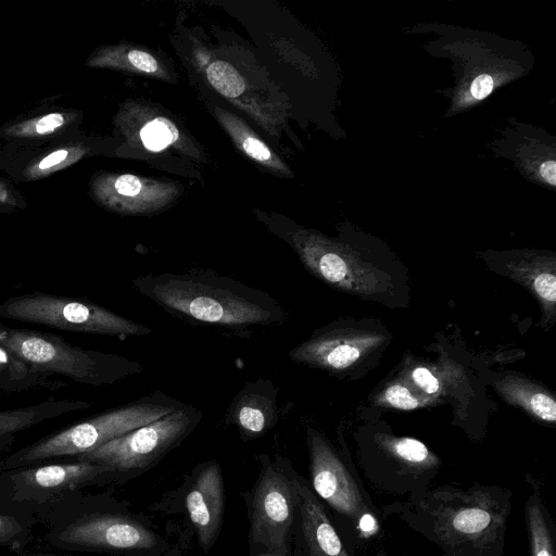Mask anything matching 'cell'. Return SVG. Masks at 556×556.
Returning a JSON list of instances; mask_svg holds the SVG:
<instances>
[{
  "label": "cell",
  "mask_w": 556,
  "mask_h": 556,
  "mask_svg": "<svg viewBox=\"0 0 556 556\" xmlns=\"http://www.w3.org/2000/svg\"><path fill=\"white\" fill-rule=\"evenodd\" d=\"M131 285L175 319L222 336L250 338L288 318L268 292L211 269L146 274Z\"/></svg>",
  "instance_id": "6da1fadb"
},
{
  "label": "cell",
  "mask_w": 556,
  "mask_h": 556,
  "mask_svg": "<svg viewBox=\"0 0 556 556\" xmlns=\"http://www.w3.org/2000/svg\"><path fill=\"white\" fill-rule=\"evenodd\" d=\"M185 403L155 391L50 433L0 459V471L73 458L150 424Z\"/></svg>",
  "instance_id": "7a4b0ae2"
},
{
  "label": "cell",
  "mask_w": 556,
  "mask_h": 556,
  "mask_svg": "<svg viewBox=\"0 0 556 556\" xmlns=\"http://www.w3.org/2000/svg\"><path fill=\"white\" fill-rule=\"evenodd\" d=\"M43 525L45 540L51 547L73 553L150 549L159 539L101 496L83 492L60 504Z\"/></svg>",
  "instance_id": "3957f363"
},
{
  "label": "cell",
  "mask_w": 556,
  "mask_h": 556,
  "mask_svg": "<svg viewBox=\"0 0 556 556\" xmlns=\"http://www.w3.org/2000/svg\"><path fill=\"white\" fill-rule=\"evenodd\" d=\"M70 459L0 471V509L43 523L72 495L123 475L105 465Z\"/></svg>",
  "instance_id": "277c9868"
},
{
  "label": "cell",
  "mask_w": 556,
  "mask_h": 556,
  "mask_svg": "<svg viewBox=\"0 0 556 556\" xmlns=\"http://www.w3.org/2000/svg\"><path fill=\"white\" fill-rule=\"evenodd\" d=\"M0 343L41 371L90 387L115 384L143 371L142 365L114 353L86 350L64 338L0 323Z\"/></svg>",
  "instance_id": "5b68a950"
},
{
  "label": "cell",
  "mask_w": 556,
  "mask_h": 556,
  "mask_svg": "<svg viewBox=\"0 0 556 556\" xmlns=\"http://www.w3.org/2000/svg\"><path fill=\"white\" fill-rule=\"evenodd\" d=\"M0 317L86 334L118 339L146 337L152 329L88 299L34 291L10 296L0 304Z\"/></svg>",
  "instance_id": "8992f818"
},
{
  "label": "cell",
  "mask_w": 556,
  "mask_h": 556,
  "mask_svg": "<svg viewBox=\"0 0 556 556\" xmlns=\"http://www.w3.org/2000/svg\"><path fill=\"white\" fill-rule=\"evenodd\" d=\"M202 417L200 409L185 403L175 412L72 459L105 465L122 473L143 469L179 445Z\"/></svg>",
  "instance_id": "52a82bcc"
},
{
  "label": "cell",
  "mask_w": 556,
  "mask_h": 556,
  "mask_svg": "<svg viewBox=\"0 0 556 556\" xmlns=\"http://www.w3.org/2000/svg\"><path fill=\"white\" fill-rule=\"evenodd\" d=\"M292 244L304 267L334 289L371 299L390 290V275L349 247L306 235Z\"/></svg>",
  "instance_id": "ba28073f"
},
{
  "label": "cell",
  "mask_w": 556,
  "mask_h": 556,
  "mask_svg": "<svg viewBox=\"0 0 556 556\" xmlns=\"http://www.w3.org/2000/svg\"><path fill=\"white\" fill-rule=\"evenodd\" d=\"M251 503V536L269 554L286 556L287 540L293 522L296 492L293 479L267 457Z\"/></svg>",
  "instance_id": "9c48e42d"
},
{
  "label": "cell",
  "mask_w": 556,
  "mask_h": 556,
  "mask_svg": "<svg viewBox=\"0 0 556 556\" xmlns=\"http://www.w3.org/2000/svg\"><path fill=\"white\" fill-rule=\"evenodd\" d=\"M381 341V334L333 323L316 329L289 351V357L302 366L338 372L351 368Z\"/></svg>",
  "instance_id": "30bf717a"
},
{
  "label": "cell",
  "mask_w": 556,
  "mask_h": 556,
  "mask_svg": "<svg viewBox=\"0 0 556 556\" xmlns=\"http://www.w3.org/2000/svg\"><path fill=\"white\" fill-rule=\"evenodd\" d=\"M312 482L317 494L339 513L357 515L361 497L343 464L326 439L315 429L307 428Z\"/></svg>",
  "instance_id": "8fae6325"
},
{
  "label": "cell",
  "mask_w": 556,
  "mask_h": 556,
  "mask_svg": "<svg viewBox=\"0 0 556 556\" xmlns=\"http://www.w3.org/2000/svg\"><path fill=\"white\" fill-rule=\"evenodd\" d=\"M278 394L279 388L269 378L244 383L225 412V425L236 427L243 440L262 437L278 421Z\"/></svg>",
  "instance_id": "7c38bea8"
},
{
  "label": "cell",
  "mask_w": 556,
  "mask_h": 556,
  "mask_svg": "<svg viewBox=\"0 0 556 556\" xmlns=\"http://www.w3.org/2000/svg\"><path fill=\"white\" fill-rule=\"evenodd\" d=\"M224 482L220 467L210 462L199 470L186 494L185 504L189 518L203 549L215 541L224 515Z\"/></svg>",
  "instance_id": "4fadbf2b"
},
{
  "label": "cell",
  "mask_w": 556,
  "mask_h": 556,
  "mask_svg": "<svg viewBox=\"0 0 556 556\" xmlns=\"http://www.w3.org/2000/svg\"><path fill=\"white\" fill-rule=\"evenodd\" d=\"M496 270L519 282L540 302L544 325L555 319L556 268L555 257L513 254L496 257Z\"/></svg>",
  "instance_id": "5bb4252c"
},
{
  "label": "cell",
  "mask_w": 556,
  "mask_h": 556,
  "mask_svg": "<svg viewBox=\"0 0 556 556\" xmlns=\"http://www.w3.org/2000/svg\"><path fill=\"white\" fill-rule=\"evenodd\" d=\"M89 152L84 139L74 138V131L50 141L45 148L35 152L20 154V160L12 165L13 177L18 181H36L59 170L73 166Z\"/></svg>",
  "instance_id": "9a60e30c"
},
{
  "label": "cell",
  "mask_w": 556,
  "mask_h": 556,
  "mask_svg": "<svg viewBox=\"0 0 556 556\" xmlns=\"http://www.w3.org/2000/svg\"><path fill=\"white\" fill-rule=\"evenodd\" d=\"M84 400L50 397L40 403L0 410V452H8L15 442V435L50 419L93 407Z\"/></svg>",
  "instance_id": "2e32d148"
},
{
  "label": "cell",
  "mask_w": 556,
  "mask_h": 556,
  "mask_svg": "<svg viewBox=\"0 0 556 556\" xmlns=\"http://www.w3.org/2000/svg\"><path fill=\"white\" fill-rule=\"evenodd\" d=\"M80 112L63 109L7 123L0 127V138L15 144L36 148L73 132L80 121Z\"/></svg>",
  "instance_id": "e0dca14e"
},
{
  "label": "cell",
  "mask_w": 556,
  "mask_h": 556,
  "mask_svg": "<svg viewBox=\"0 0 556 556\" xmlns=\"http://www.w3.org/2000/svg\"><path fill=\"white\" fill-rule=\"evenodd\" d=\"M302 529L313 556H346L339 535L328 520L323 506L311 491L293 479Z\"/></svg>",
  "instance_id": "ac0fdd59"
},
{
  "label": "cell",
  "mask_w": 556,
  "mask_h": 556,
  "mask_svg": "<svg viewBox=\"0 0 556 556\" xmlns=\"http://www.w3.org/2000/svg\"><path fill=\"white\" fill-rule=\"evenodd\" d=\"M67 383L24 361L0 343V394L28 391H56Z\"/></svg>",
  "instance_id": "d6986e66"
},
{
  "label": "cell",
  "mask_w": 556,
  "mask_h": 556,
  "mask_svg": "<svg viewBox=\"0 0 556 556\" xmlns=\"http://www.w3.org/2000/svg\"><path fill=\"white\" fill-rule=\"evenodd\" d=\"M495 388L510 404L520 406L540 420L555 422L556 402L553 395L539 384L513 375L498 380Z\"/></svg>",
  "instance_id": "ffe728a7"
},
{
  "label": "cell",
  "mask_w": 556,
  "mask_h": 556,
  "mask_svg": "<svg viewBox=\"0 0 556 556\" xmlns=\"http://www.w3.org/2000/svg\"><path fill=\"white\" fill-rule=\"evenodd\" d=\"M36 520L0 509V546L22 554L33 536Z\"/></svg>",
  "instance_id": "44dd1931"
},
{
  "label": "cell",
  "mask_w": 556,
  "mask_h": 556,
  "mask_svg": "<svg viewBox=\"0 0 556 556\" xmlns=\"http://www.w3.org/2000/svg\"><path fill=\"white\" fill-rule=\"evenodd\" d=\"M210 84L223 96L236 98L244 91V81L229 63L215 61L206 68Z\"/></svg>",
  "instance_id": "7402d4cb"
},
{
  "label": "cell",
  "mask_w": 556,
  "mask_h": 556,
  "mask_svg": "<svg viewBox=\"0 0 556 556\" xmlns=\"http://www.w3.org/2000/svg\"><path fill=\"white\" fill-rule=\"evenodd\" d=\"M140 136L149 150L160 151L178 139V130L170 121L156 117L142 128Z\"/></svg>",
  "instance_id": "603a6c76"
},
{
  "label": "cell",
  "mask_w": 556,
  "mask_h": 556,
  "mask_svg": "<svg viewBox=\"0 0 556 556\" xmlns=\"http://www.w3.org/2000/svg\"><path fill=\"white\" fill-rule=\"evenodd\" d=\"M532 556H553L549 532L538 507L529 508Z\"/></svg>",
  "instance_id": "cb8c5ba5"
},
{
  "label": "cell",
  "mask_w": 556,
  "mask_h": 556,
  "mask_svg": "<svg viewBox=\"0 0 556 556\" xmlns=\"http://www.w3.org/2000/svg\"><path fill=\"white\" fill-rule=\"evenodd\" d=\"M491 521L488 511L480 508H467L455 515L453 527L462 533H478L484 530Z\"/></svg>",
  "instance_id": "d4e9b609"
},
{
  "label": "cell",
  "mask_w": 556,
  "mask_h": 556,
  "mask_svg": "<svg viewBox=\"0 0 556 556\" xmlns=\"http://www.w3.org/2000/svg\"><path fill=\"white\" fill-rule=\"evenodd\" d=\"M384 402L400 409H415L422 403L421 397L417 396L408 387L402 383H394L388 387L383 392Z\"/></svg>",
  "instance_id": "484cf974"
},
{
  "label": "cell",
  "mask_w": 556,
  "mask_h": 556,
  "mask_svg": "<svg viewBox=\"0 0 556 556\" xmlns=\"http://www.w3.org/2000/svg\"><path fill=\"white\" fill-rule=\"evenodd\" d=\"M392 450L399 457L409 463H422L429 457L427 446L412 438L395 440L392 443Z\"/></svg>",
  "instance_id": "4316f807"
},
{
  "label": "cell",
  "mask_w": 556,
  "mask_h": 556,
  "mask_svg": "<svg viewBox=\"0 0 556 556\" xmlns=\"http://www.w3.org/2000/svg\"><path fill=\"white\" fill-rule=\"evenodd\" d=\"M26 207V201L22 193L13 185L0 178V212L13 213Z\"/></svg>",
  "instance_id": "83f0119b"
},
{
  "label": "cell",
  "mask_w": 556,
  "mask_h": 556,
  "mask_svg": "<svg viewBox=\"0 0 556 556\" xmlns=\"http://www.w3.org/2000/svg\"><path fill=\"white\" fill-rule=\"evenodd\" d=\"M412 379L414 383L427 394H435L441 389L439 378L428 367H416L412 371Z\"/></svg>",
  "instance_id": "f1b7e54d"
},
{
  "label": "cell",
  "mask_w": 556,
  "mask_h": 556,
  "mask_svg": "<svg viewBox=\"0 0 556 556\" xmlns=\"http://www.w3.org/2000/svg\"><path fill=\"white\" fill-rule=\"evenodd\" d=\"M127 62L136 70L146 73H154L159 68L156 60L151 54L140 50H130L127 53Z\"/></svg>",
  "instance_id": "f546056e"
},
{
  "label": "cell",
  "mask_w": 556,
  "mask_h": 556,
  "mask_svg": "<svg viewBox=\"0 0 556 556\" xmlns=\"http://www.w3.org/2000/svg\"><path fill=\"white\" fill-rule=\"evenodd\" d=\"M242 147L245 153L256 161L267 162L273 159V154L267 146L257 138L251 136L243 138Z\"/></svg>",
  "instance_id": "4dcf8cb0"
},
{
  "label": "cell",
  "mask_w": 556,
  "mask_h": 556,
  "mask_svg": "<svg viewBox=\"0 0 556 556\" xmlns=\"http://www.w3.org/2000/svg\"><path fill=\"white\" fill-rule=\"evenodd\" d=\"M494 88V80L492 76L482 74L476 77L470 85V94L475 100H482L486 98Z\"/></svg>",
  "instance_id": "1f68e13d"
},
{
  "label": "cell",
  "mask_w": 556,
  "mask_h": 556,
  "mask_svg": "<svg viewBox=\"0 0 556 556\" xmlns=\"http://www.w3.org/2000/svg\"><path fill=\"white\" fill-rule=\"evenodd\" d=\"M555 167H556V163L554 160L543 162L540 167V175L551 186H555V181H556Z\"/></svg>",
  "instance_id": "d6a6232c"
},
{
  "label": "cell",
  "mask_w": 556,
  "mask_h": 556,
  "mask_svg": "<svg viewBox=\"0 0 556 556\" xmlns=\"http://www.w3.org/2000/svg\"><path fill=\"white\" fill-rule=\"evenodd\" d=\"M376 527V521L374 517L369 514H364L359 520V528L364 532H372Z\"/></svg>",
  "instance_id": "836d02e7"
},
{
  "label": "cell",
  "mask_w": 556,
  "mask_h": 556,
  "mask_svg": "<svg viewBox=\"0 0 556 556\" xmlns=\"http://www.w3.org/2000/svg\"><path fill=\"white\" fill-rule=\"evenodd\" d=\"M27 556H79L74 554H63V553H55V552H36L28 554Z\"/></svg>",
  "instance_id": "e575fe53"
},
{
  "label": "cell",
  "mask_w": 556,
  "mask_h": 556,
  "mask_svg": "<svg viewBox=\"0 0 556 556\" xmlns=\"http://www.w3.org/2000/svg\"><path fill=\"white\" fill-rule=\"evenodd\" d=\"M256 556H279V555H274V554H261V555H256Z\"/></svg>",
  "instance_id": "d590c367"
}]
</instances>
